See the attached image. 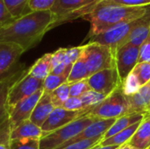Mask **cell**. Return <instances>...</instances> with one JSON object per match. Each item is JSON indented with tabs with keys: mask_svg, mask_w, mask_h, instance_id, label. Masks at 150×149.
Masks as SVG:
<instances>
[{
	"mask_svg": "<svg viewBox=\"0 0 150 149\" xmlns=\"http://www.w3.org/2000/svg\"><path fill=\"white\" fill-rule=\"evenodd\" d=\"M54 21L51 11L28 12L0 29V42L14 43L27 51L52 29Z\"/></svg>",
	"mask_w": 150,
	"mask_h": 149,
	"instance_id": "6da1fadb",
	"label": "cell"
},
{
	"mask_svg": "<svg viewBox=\"0 0 150 149\" xmlns=\"http://www.w3.org/2000/svg\"><path fill=\"white\" fill-rule=\"evenodd\" d=\"M147 7H131L101 0L83 18L91 23L89 39L116 25L140 19L147 15Z\"/></svg>",
	"mask_w": 150,
	"mask_h": 149,
	"instance_id": "7a4b0ae2",
	"label": "cell"
},
{
	"mask_svg": "<svg viewBox=\"0 0 150 149\" xmlns=\"http://www.w3.org/2000/svg\"><path fill=\"white\" fill-rule=\"evenodd\" d=\"M97 119V118L84 114L69 124L47 133L40 141V149H58Z\"/></svg>",
	"mask_w": 150,
	"mask_h": 149,
	"instance_id": "3957f363",
	"label": "cell"
},
{
	"mask_svg": "<svg viewBox=\"0 0 150 149\" xmlns=\"http://www.w3.org/2000/svg\"><path fill=\"white\" fill-rule=\"evenodd\" d=\"M101 0H55L51 12L54 21L52 29L76 18H83Z\"/></svg>",
	"mask_w": 150,
	"mask_h": 149,
	"instance_id": "277c9868",
	"label": "cell"
},
{
	"mask_svg": "<svg viewBox=\"0 0 150 149\" xmlns=\"http://www.w3.org/2000/svg\"><path fill=\"white\" fill-rule=\"evenodd\" d=\"M83 56L90 76L101 70L116 67L115 52L105 45L89 42L83 45Z\"/></svg>",
	"mask_w": 150,
	"mask_h": 149,
	"instance_id": "5b68a950",
	"label": "cell"
},
{
	"mask_svg": "<svg viewBox=\"0 0 150 149\" xmlns=\"http://www.w3.org/2000/svg\"><path fill=\"white\" fill-rule=\"evenodd\" d=\"M86 114L97 119H118L128 114L127 97L122 91V86L106 97L98 105L87 110Z\"/></svg>",
	"mask_w": 150,
	"mask_h": 149,
	"instance_id": "8992f818",
	"label": "cell"
},
{
	"mask_svg": "<svg viewBox=\"0 0 150 149\" xmlns=\"http://www.w3.org/2000/svg\"><path fill=\"white\" fill-rule=\"evenodd\" d=\"M142 18L116 25L97 36L92 37L90 39L89 42H97L105 45L116 52L119 47L126 45L129 34L131 33L132 30L140 23Z\"/></svg>",
	"mask_w": 150,
	"mask_h": 149,
	"instance_id": "52a82bcc",
	"label": "cell"
},
{
	"mask_svg": "<svg viewBox=\"0 0 150 149\" xmlns=\"http://www.w3.org/2000/svg\"><path fill=\"white\" fill-rule=\"evenodd\" d=\"M43 82L31 76L27 71L11 86L8 96V109L10 112L22 100L33 95L43 88Z\"/></svg>",
	"mask_w": 150,
	"mask_h": 149,
	"instance_id": "ba28073f",
	"label": "cell"
},
{
	"mask_svg": "<svg viewBox=\"0 0 150 149\" xmlns=\"http://www.w3.org/2000/svg\"><path fill=\"white\" fill-rule=\"evenodd\" d=\"M91 90L108 97L122 86L116 67L97 72L87 78Z\"/></svg>",
	"mask_w": 150,
	"mask_h": 149,
	"instance_id": "9c48e42d",
	"label": "cell"
},
{
	"mask_svg": "<svg viewBox=\"0 0 150 149\" xmlns=\"http://www.w3.org/2000/svg\"><path fill=\"white\" fill-rule=\"evenodd\" d=\"M22 67L15 68V69L6 77L0 80V132L11 131L9 125V109L8 96L11 86L18 80L25 72Z\"/></svg>",
	"mask_w": 150,
	"mask_h": 149,
	"instance_id": "30bf717a",
	"label": "cell"
},
{
	"mask_svg": "<svg viewBox=\"0 0 150 149\" xmlns=\"http://www.w3.org/2000/svg\"><path fill=\"white\" fill-rule=\"evenodd\" d=\"M139 51V47L131 44H126L116 50L115 65L122 83L138 64Z\"/></svg>",
	"mask_w": 150,
	"mask_h": 149,
	"instance_id": "8fae6325",
	"label": "cell"
},
{
	"mask_svg": "<svg viewBox=\"0 0 150 149\" xmlns=\"http://www.w3.org/2000/svg\"><path fill=\"white\" fill-rule=\"evenodd\" d=\"M44 93L43 88L36 91L33 95L19 102L11 112L9 115V125L11 128V132L12 129L17 127L18 125L23 123L24 121L29 120L30 117ZM11 134V133H10Z\"/></svg>",
	"mask_w": 150,
	"mask_h": 149,
	"instance_id": "7c38bea8",
	"label": "cell"
},
{
	"mask_svg": "<svg viewBox=\"0 0 150 149\" xmlns=\"http://www.w3.org/2000/svg\"><path fill=\"white\" fill-rule=\"evenodd\" d=\"M25 52L17 44L0 42V80L6 77L15 69L18 61Z\"/></svg>",
	"mask_w": 150,
	"mask_h": 149,
	"instance_id": "4fadbf2b",
	"label": "cell"
},
{
	"mask_svg": "<svg viewBox=\"0 0 150 149\" xmlns=\"http://www.w3.org/2000/svg\"><path fill=\"white\" fill-rule=\"evenodd\" d=\"M88 109H84L82 111H68L62 107L54 108V111L51 112L47 119L42 125L41 129L44 132L45 135L52 131H54L60 127H62L70 122L77 119L78 118L82 117L83 115L86 114Z\"/></svg>",
	"mask_w": 150,
	"mask_h": 149,
	"instance_id": "5bb4252c",
	"label": "cell"
},
{
	"mask_svg": "<svg viewBox=\"0 0 150 149\" xmlns=\"http://www.w3.org/2000/svg\"><path fill=\"white\" fill-rule=\"evenodd\" d=\"M128 105V114L146 115L150 112V81L130 96H126Z\"/></svg>",
	"mask_w": 150,
	"mask_h": 149,
	"instance_id": "9a60e30c",
	"label": "cell"
},
{
	"mask_svg": "<svg viewBox=\"0 0 150 149\" xmlns=\"http://www.w3.org/2000/svg\"><path fill=\"white\" fill-rule=\"evenodd\" d=\"M116 119H98L95 122L91 124L89 126H87L83 131H82L78 135L74 137L69 141L63 144L61 148L58 149H62L67 147L69 144H72L74 142L82 141V140H87V139H93L99 136H104V134L110 129V127L113 125Z\"/></svg>",
	"mask_w": 150,
	"mask_h": 149,
	"instance_id": "2e32d148",
	"label": "cell"
},
{
	"mask_svg": "<svg viewBox=\"0 0 150 149\" xmlns=\"http://www.w3.org/2000/svg\"><path fill=\"white\" fill-rule=\"evenodd\" d=\"M45 135L41 127L38 126L30 120L24 121L11 130V140H40Z\"/></svg>",
	"mask_w": 150,
	"mask_h": 149,
	"instance_id": "e0dca14e",
	"label": "cell"
},
{
	"mask_svg": "<svg viewBox=\"0 0 150 149\" xmlns=\"http://www.w3.org/2000/svg\"><path fill=\"white\" fill-rule=\"evenodd\" d=\"M54 106L52 103L50 94L43 93L42 97L37 103L29 120L38 126L41 127L51 114V112L54 111Z\"/></svg>",
	"mask_w": 150,
	"mask_h": 149,
	"instance_id": "ac0fdd59",
	"label": "cell"
},
{
	"mask_svg": "<svg viewBox=\"0 0 150 149\" xmlns=\"http://www.w3.org/2000/svg\"><path fill=\"white\" fill-rule=\"evenodd\" d=\"M138 149H148L150 146V112L144 115L138 129L127 142Z\"/></svg>",
	"mask_w": 150,
	"mask_h": 149,
	"instance_id": "d6986e66",
	"label": "cell"
},
{
	"mask_svg": "<svg viewBox=\"0 0 150 149\" xmlns=\"http://www.w3.org/2000/svg\"><path fill=\"white\" fill-rule=\"evenodd\" d=\"M143 118H144L143 114L134 113V114H127V115H124V116H121V117L116 119L113 125L104 134L102 141H105V140L117 134L118 133L127 129V127L134 125L135 123L142 121L143 119Z\"/></svg>",
	"mask_w": 150,
	"mask_h": 149,
	"instance_id": "ffe728a7",
	"label": "cell"
},
{
	"mask_svg": "<svg viewBox=\"0 0 150 149\" xmlns=\"http://www.w3.org/2000/svg\"><path fill=\"white\" fill-rule=\"evenodd\" d=\"M51 56L52 53L45 54L27 69V73L38 80L44 81L52 71Z\"/></svg>",
	"mask_w": 150,
	"mask_h": 149,
	"instance_id": "44dd1931",
	"label": "cell"
},
{
	"mask_svg": "<svg viewBox=\"0 0 150 149\" xmlns=\"http://www.w3.org/2000/svg\"><path fill=\"white\" fill-rule=\"evenodd\" d=\"M149 36L150 20L145 16L141 19L140 23L132 30L127 40L126 44H131L133 46L140 47Z\"/></svg>",
	"mask_w": 150,
	"mask_h": 149,
	"instance_id": "7402d4cb",
	"label": "cell"
},
{
	"mask_svg": "<svg viewBox=\"0 0 150 149\" xmlns=\"http://www.w3.org/2000/svg\"><path fill=\"white\" fill-rule=\"evenodd\" d=\"M142 121L140 122H137L135 123L134 125L127 127V129L118 133L117 134L105 140V141H102L99 144L102 145V146H116V147H120L126 143H127L131 138L134 136V134L135 133L136 130L138 129L140 124H141Z\"/></svg>",
	"mask_w": 150,
	"mask_h": 149,
	"instance_id": "603a6c76",
	"label": "cell"
},
{
	"mask_svg": "<svg viewBox=\"0 0 150 149\" xmlns=\"http://www.w3.org/2000/svg\"><path fill=\"white\" fill-rule=\"evenodd\" d=\"M90 76L86 64H85V61L84 58L83 56V54L81 55V57L73 64L70 73L68 76V80L67 83L69 84L82 81V80H85Z\"/></svg>",
	"mask_w": 150,
	"mask_h": 149,
	"instance_id": "cb8c5ba5",
	"label": "cell"
},
{
	"mask_svg": "<svg viewBox=\"0 0 150 149\" xmlns=\"http://www.w3.org/2000/svg\"><path fill=\"white\" fill-rule=\"evenodd\" d=\"M4 2L15 19L30 12L28 9L29 0H4Z\"/></svg>",
	"mask_w": 150,
	"mask_h": 149,
	"instance_id": "d4e9b609",
	"label": "cell"
},
{
	"mask_svg": "<svg viewBox=\"0 0 150 149\" xmlns=\"http://www.w3.org/2000/svg\"><path fill=\"white\" fill-rule=\"evenodd\" d=\"M50 97L54 108L62 107L63 104L69 97V84L65 83L50 93Z\"/></svg>",
	"mask_w": 150,
	"mask_h": 149,
	"instance_id": "484cf974",
	"label": "cell"
},
{
	"mask_svg": "<svg viewBox=\"0 0 150 149\" xmlns=\"http://www.w3.org/2000/svg\"><path fill=\"white\" fill-rule=\"evenodd\" d=\"M68 76L66 75H54L49 74L43 82L44 93L50 94L53 90L60 87L62 84L67 83Z\"/></svg>",
	"mask_w": 150,
	"mask_h": 149,
	"instance_id": "4316f807",
	"label": "cell"
},
{
	"mask_svg": "<svg viewBox=\"0 0 150 149\" xmlns=\"http://www.w3.org/2000/svg\"><path fill=\"white\" fill-rule=\"evenodd\" d=\"M142 87L137 76L131 72L122 83V91L126 96H130L136 93Z\"/></svg>",
	"mask_w": 150,
	"mask_h": 149,
	"instance_id": "83f0119b",
	"label": "cell"
},
{
	"mask_svg": "<svg viewBox=\"0 0 150 149\" xmlns=\"http://www.w3.org/2000/svg\"><path fill=\"white\" fill-rule=\"evenodd\" d=\"M106 97L92 90H90L86 93H84L80 98L83 102V105L84 109H90L97 105H98L100 102H102Z\"/></svg>",
	"mask_w": 150,
	"mask_h": 149,
	"instance_id": "f1b7e54d",
	"label": "cell"
},
{
	"mask_svg": "<svg viewBox=\"0 0 150 149\" xmlns=\"http://www.w3.org/2000/svg\"><path fill=\"white\" fill-rule=\"evenodd\" d=\"M139 79L142 86L150 81V62L138 63L132 71Z\"/></svg>",
	"mask_w": 150,
	"mask_h": 149,
	"instance_id": "f546056e",
	"label": "cell"
},
{
	"mask_svg": "<svg viewBox=\"0 0 150 149\" xmlns=\"http://www.w3.org/2000/svg\"><path fill=\"white\" fill-rule=\"evenodd\" d=\"M9 149H40V140H11Z\"/></svg>",
	"mask_w": 150,
	"mask_h": 149,
	"instance_id": "4dcf8cb0",
	"label": "cell"
},
{
	"mask_svg": "<svg viewBox=\"0 0 150 149\" xmlns=\"http://www.w3.org/2000/svg\"><path fill=\"white\" fill-rule=\"evenodd\" d=\"M55 0H29V11H51Z\"/></svg>",
	"mask_w": 150,
	"mask_h": 149,
	"instance_id": "1f68e13d",
	"label": "cell"
},
{
	"mask_svg": "<svg viewBox=\"0 0 150 149\" xmlns=\"http://www.w3.org/2000/svg\"><path fill=\"white\" fill-rule=\"evenodd\" d=\"M103 140V136H99L93 139H87V140H82L76 142H74L72 144L68 145L67 147L62 149H90L91 148L99 144Z\"/></svg>",
	"mask_w": 150,
	"mask_h": 149,
	"instance_id": "d6a6232c",
	"label": "cell"
},
{
	"mask_svg": "<svg viewBox=\"0 0 150 149\" xmlns=\"http://www.w3.org/2000/svg\"><path fill=\"white\" fill-rule=\"evenodd\" d=\"M91 90L87 79L69 84V97H81L84 93Z\"/></svg>",
	"mask_w": 150,
	"mask_h": 149,
	"instance_id": "836d02e7",
	"label": "cell"
},
{
	"mask_svg": "<svg viewBox=\"0 0 150 149\" xmlns=\"http://www.w3.org/2000/svg\"><path fill=\"white\" fill-rule=\"evenodd\" d=\"M83 51V46L66 48L64 63L68 66H73V64L81 57Z\"/></svg>",
	"mask_w": 150,
	"mask_h": 149,
	"instance_id": "e575fe53",
	"label": "cell"
},
{
	"mask_svg": "<svg viewBox=\"0 0 150 149\" xmlns=\"http://www.w3.org/2000/svg\"><path fill=\"white\" fill-rule=\"evenodd\" d=\"M15 18L7 9L4 0H0V29L13 22Z\"/></svg>",
	"mask_w": 150,
	"mask_h": 149,
	"instance_id": "d590c367",
	"label": "cell"
},
{
	"mask_svg": "<svg viewBox=\"0 0 150 149\" xmlns=\"http://www.w3.org/2000/svg\"><path fill=\"white\" fill-rule=\"evenodd\" d=\"M62 108H64L65 110H68V111H72V112L84 110L81 98L76 97H69L66 100V102L63 104Z\"/></svg>",
	"mask_w": 150,
	"mask_h": 149,
	"instance_id": "8d00e7d4",
	"label": "cell"
},
{
	"mask_svg": "<svg viewBox=\"0 0 150 149\" xmlns=\"http://www.w3.org/2000/svg\"><path fill=\"white\" fill-rule=\"evenodd\" d=\"M141 62H150V36L140 47L138 63Z\"/></svg>",
	"mask_w": 150,
	"mask_h": 149,
	"instance_id": "74e56055",
	"label": "cell"
},
{
	"mask_svg": "<svg viewBox=\"0 0 150 149\" xmlns=\"http://www.w3.org/2000/svg\"><path fill=\"white\" fill-rule=\"evenodd\" d=\"M131 7H148L150 5V0H106Z\"/></svg>",
	"mask_w": 150,
	"mask_h": 149,
	"instance_id": "f35d334b",
	"label": "cell"
},
{
	"mask_svg": "<svg viewBox=\"0 0 150 149\" xmlns=\"http://www.w3.org/2000/svg\"><path fill=\"white\" fill-rule=\"evenodd\" d=\"M65 53H66V48H59L54 53H52L51 56V63H52V69L58 66L61 63L64 62L65 59Z\"/></svg>",
	"mask_w": 150,
	"mask_h": 149,
	"instance_id": "ab89813d",
	"label": "cell"
},
{
	"mask_svg": "<svg viewBox=\"0 0 150 149\" xmlns=\"http://www.w3.org/2000/svg\"><path fill=\"white\" fill-rule=\"evenodd\" d=\"M119 147H116V146H102L100 144H98L90 149H117Z\"/></svg>",
	"mask_w": 150,
	"mask_h": 149,
	"instance_id": "60d3db41",
	"label": "cell"
},
{
	"mask_svg": "<svg viewBox=\"0 0 150 149\" xmlns=\"http://www.w3.org/2000/svg\"><path fill=\"white\" fill-rule=\"evenodd\" d=\"M117 149H138V148H134V147L131 146V145H130V144H128V143H126V144H124V145H122V146L119 147Z\"/></svg>",
	"mask_w": 150,
	"mask_h": 149,
	"instance_id": "b9f144b4",
	"label": "cell"
},
{
	"mask_svg": "<svg viewBox=\"0 0 150 149\" xmlns=\"http://www.w3.org/2000/svg\"><path fill=\"white\" fill-rule=\"evenodd\" d=\"M147 10H148V12H147V15H146V17L149 18L150 20V5L149 6H148L147 7Z\"/></svg>",
	"mask_w": 150,
	"mask_h": 149,
	"instance_id": "7bdbcfd3",
	"label": "cell"
},
{
	"mask_svg": "<svg viewBox=\"0 0 150 149\" xmlns=\"http://www.w3.org/2000/svg\"><path fill=\"white\" fill-rule=\"evenodd\" d=\"M0 149H9V148L5 145H3V144H0Z\"/></svg>",
	"mask_w": 150,
	"mask_h": 149,
	"instance_id": "ee69618b",
	"label": "cell"
},
{
	"mask_svg": "<svg viewBox=\"0 0 150 149\" xmlns=\"http://www.w3.org/2000/svg\"><path fill=\"white\" fill-rule=\"evenodd\" d=\"M148 149H150V146H149V148H148Z\"/></svg>",
	"mask_w": 150,
	"mask_h": 149,
	"instance_id": "f6af8a7d",
	"label": "cell"
}]
</instances>
